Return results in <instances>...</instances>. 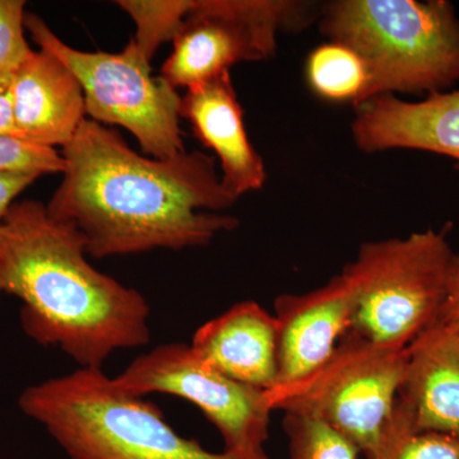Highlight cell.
<instances>
[{
  "mask_svg": "<svg viewBox=\"0 0 459 459\" xmlns=\"http://www.w3.org/2000/svg\"><path fill=\"white\" fill-rule=\"evenodd\" d=\"M62 156L63 179L47 211L74 223L93 258L204 247L238 228L237 217L216 213L238 199L223 188L212 157L199 151L148 159L86 117Z\"/></svg>",
  "mask_w": 459,
  "mask_h": 459,
  "instance_id": "1",
  "label": "cell"
},
{
  "mask_svg": "<svg viewBox=\"0 0 459 459\" xmlns=\"http://www.w3.org/2000/svg\"><path fill=\"white\" fill-rule=\"evenodd\" d=\"M87 255L80 230L53 219L41 202H14L0 225V299L22 300L21 322L36 342L101 369L117 350L150 341V305Z\"/></svg>",
  "mask_w": 459,
  "mask_h": 459,
  "instance_id": "2",
  "label": "cell"
},
{
  "mask_svg": "<svg viewBox=\"0 0 459 459\" xmlns=\"http://www.w3.org/2000/svg\"><path fill=\"white\" fill-rule=\"evenodd\" d=\"M18 403L71 459H270L265 451H207L178 434L155 403L117 391L102 369L29 386Z\"/></svg>",
  "mask_w": 459,
  "mask_h": 459,
  "instance_id": "3",
  "label": "cell"
},
{
  "mask_svg": "<svg viewBox=\"0 0 459 459\" xmlns=\"http://www.w3.org/2000/svg\"><path fill=\"white\" fill-rule=\"evenodd\" d=\"M320 30L367 66L361 104L446 92L459 82V17L446 0H337L323 7Z\"/></svg>",
  "mask_w": 459,
  "mask_h": 459,
  "instance_id": "4",
  "label": "cell"
},
{
  "mask_svg": "<svg viewBox=\"0 0 459 459\" xmlns=\"http://www.w3.org/2000/svg\"><path fill=\"white\" fill-rule=\"evenodd\" d=\"M448 231L429 229L362 244L342 270L355 298L350 332L373 343L406 349L439 319L455 256Z\"/></svg>",
  "mask_w": 459,
  "mask_h": 459,
  "instance_id": "5",
  "label": "cell"
},
{
  "mask_svg": "<svg viewBox=\"0 0 459 459\" xmlns=\"http://www.w3.org/2000/svg\"><path fill=\"white\" fill-rule=\"evenodd\" d=\"M406 349L373 343L349 331L320 367L298 382L268 389L265 401L272 412L325 422L369 457L394 413Z\"/></svg>",
  "mask_w": 459,
  "mask_h": 459,
  "instance_id": "6",
  "label": "cell"
},
{
  "mask_svg": "<svg viewBox=\"0 0 459 459\" xmlns=\"http://www.w3.org/2000/svg\"><path fill=\"white\" fill-rule=\"evenodd\" d=\"M25 29L41 50L75 75L91 120L126 128L152 159H171L186 152L180 95L161 75L152 74L150 60L134 42L129 41L122 53H87L60 40L36 14H26Z\"/></svg>",
  "mask_w": 459,
  "mask_h": 459,
  "instance_id": "7",
  "label": "cell"
},
{
  "mask_svg": "<svg viewBox=\"0 0 459 459\" xmlns=\"http://www.w3.org/2000/svg\"><path fill=\"white\" fill-rule=\"evenodd\" d=\"M307 17L305 3L289 0H192L161 77L172 89H195L238 63L268 59L279 32Z\"/></svg>",
  "mask_w": 459,
  "mask_h": 459,
  "instance_id": "8",
  "label": "cell"
},
{
  "mask_svg": "<svg viewBox=\"0 0 459 459\" xmlns=\"http://www.w3.org/2000/svg\"><path fill=\"white\" fill-rule=\"evenodd\" d=\"M111 383L132 397L164 394L195 404L221 434L223 451H264L272 413L264 392L223 376L190 344H160L111 377Z\"/></svg>",
  "mask_w": 459,
  "mask_h": 459,
  "instance_id": "9",
  "label": "cell"
},
{
  "mask_svg": "<svg viewBox=\"0 0 459 459\" xmlns=\"http://www.w3.org/2000/svg\"><path fill=\"white\" fill-rule=\"evenodd\" d=\"M355 298L342 272L325 286L274 300L277 323V380L290 385L320 367L351 328ZM271 388V389H272Z\"/></svg>",
  "mask_w": 459,
  "mask_h": 459,
  "instance_id": "10",
  "label": "cell"
},
{
  "mask_svg": "<svg viewBox=\"0 0 459 459\" xmlns=\"http://www.w3.org/2000/svg\"><path fill=\"white\" fill-rule=\"evenodd\" d=\"M355 108L351 129L359 150L428 151L451 157L459 168V90L418 102L377 96Z\"/></svg>",
  "mask_w": 459,
  "mask_h": 459,
  "instance_id": "11",
  "label": "cell"
},
{
  "mask_svg": "<svg viewBox=\"0 0 459 459\" xmlns=\"http://www.w3.org/2000/svg\"><path fill=\"white\" fill-rule=\"evenodd\" d=\"M180 117L188 120L198 140L219 159L221 183L230 195L238 199L262 188L267 180L264 161L247 137L243 108L230 72L186 90Z\"/></svg>",
  "mask_w": 459,
  "mask_h": 459,
  "instance_id": "12",
  "label": "cell"
},
{
  "mask_svg": "<svg viewBox=\"0 0 459 459\" xmlns=\"http://www.w3.org/2000/svg\"><path fill=\"white\" fill-rule=\"evenodd\" d=\"M397 404L416 430L459 437V329L437 320L407 346Z\"/></svg>",
  "mask_w": 459,
  "mask_h": 459,
  "instance_id": "13",
  "label": "cell"
},
{
  "mask_svg": "<svg viewBox=\"0 0 459 459\" xmlns=\"http://www.w3.org/2000/svg\"><path fill=\"white\" fill-rule=\"evenodd\" d=\"M14 122L20 138L38 146L65 147L86 119L75 75L48 51H31L12 77Z\"/></svg>",
  "mask_w": 459,
  "mask_h": 459,
  "instance_id": "14",
  "label": "cell"
},
{
  "mask_svg": "<svg viewBox=\"0 0 459 459\" xmlns=\"http://www.w3.org/2000/svg\"><path fill=\"white\" fill-rule=\"evenodd\" d=\"M192 349L223 376L265 392L277 380V323L256 301H241L195 331Z\"/></svg>",
  "mask_w": 459,
  "mask_h": 459,
  "instance_id": "15",
  "label": "cell"
},
{
  "mask_svg": "<svg viewBox=\"0 0 459 459\" xmlns=\"http://www.w3.org/2000/svg\"><path fill=\"white\" fill-rule=\"evenodd\" d=\"M307 84L320 99L351 102L359 107L364 100L369 75L361 57L338 42L316 48L305 65Z\"/></svg>",
  "mask_w": 459,
  "mask_h": 459,
  "instance_id": "16",
  "label": "cell"
},
{
  "mask_svg": "<svg viewBox=\"0 0 459 459\" xmlns=\"http://www.w3.org/2000/svg\"><path fill=\"white\" fill-rule=\"evenodd\" d=\"M367 459H459V437L416 430L395 401L382 439Z\"/></svg>",
  "mask_w": 459,
  "mask_h": 459,
  "instance_id": "17",
  "label": "cell"
},
{
  "mask_svg": "<svg viewBox=\"0 0 459 459\" xmlns=\"http://www.w3.org/2000/svg\"><path fill=\"white\" fill-rule=\"evenodd\" d=\"M117 4L135 23L131 40L151 62L164 42L174 40L192 0H119Z\"/></svg>",
  "mask_w": 459,
  "mask_h": 459,
  "instance_id": "18",
  "label": "cell"
},
{
  "mask_svg": "<svg viewBox=\"0 0 459 459\" xmlns=\"http://www.w3.org/2000/svg\"><path fill=\"white\" fill-rule=\"evenodd\" d=\"M283 430L291 459H359L361 452L325 422L299 413H283Z\"/></svg>",
  "mask_w": 459,
  "mask_h": 459,
  "instance_id": "19",
  "label": "cell"
},
{
  "mask_svg": "<svg viewBox=\"0 0 459 459\" xmlns=\"http://www.w3.org/2000/svg\"><path fill=\"white\" fill-rule=\"evenodd\" d=\"M23 0H0V75L12 74L32 49L25 39Z\"/></svg>",
  "mask_w": 459,
  "mask_h": 459,
  "instance_id": "20",
  "label": "cell"
},
{
  "mask_svg": "<svg viewBox=\"0 0 459 459\" xmlns=\"http://www.w3.org/2000/svg\"><path fill=\"white\" fill-rule=\"evenodd\" d=\"M65 170V160L56 148L38 146L12 137H0V172L32 171L54 174Z\"/></svg>",
  "mask_w": 459,
  "mask_h": 459,
  "instance_id": "21",
  "label": "cell"
},
{
  "mask_svg": "<svg viewBox=\"0 0 459 459\" xmlns=\"http://www.w3.org/2000/svg\"><path fill=\"white\" fill-rule=\"evenodd\" d=\"M40 177L41 174L32 171L0 172V225L14 204V199Z\"/></svg>",
  "mask_w": 459,
  "mask_h": 459,
  "instance_id": "22",
  "label": "cell"
},
{
  "mask_svg": "<svg viewBox=\"0 0 459 459\" xmlns=\"http://www.w3.org/2000/svg\"><path fill=\"white\" fill-rule=\"evenodd\" d=\"M12 77H13V74L0 75V137L21 140L16 122H14Z\"/></svg>",
  "mask_w": 459,
  "mask_h": 459,
  "instance_id": "23",
  "label": "cell"
},
{
  "mask_svg": "<svg viewBox=\"0 0 459 459\" xmlns=\"http://www.w3.org/2000/svg\"><path fill=\"white\" fill-rule=\"evenodd\" d=\"M437 320L444 325L459 329V255L457 253H455V262H453L448 299H446Z\"/></svg>",
  "mask_w": 459,
  "mask_h": 459,
  "instance_id": "24",
  "label": "cell"
}]
</instances>
